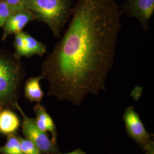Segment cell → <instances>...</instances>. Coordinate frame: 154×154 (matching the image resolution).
Returning <instances> with one entry per match:
<instances>
[{
  "mask_svg": "<svg viewBox=\"0 0 154 154\" xmlns=\"http://www.w3.org/2000/svg\"><path fill=\"white\" fill-rule=\"evenodd\" d=\"M130 16L137 18L145 30L154 11V0H127L122 10Z\"/></svg>",
  "mask_w": 154,
  "mask_h": 154,
  "instance_id": "obj_6",
  "label": "cell"
},
{
  "mask_svg": "<svg viewBox=\"0 0 154 154\" xmlns=\"http://www.w3.org/2000/svg\"><path fill=\"white\" fill-rule=\"evenodd\" d=\"M86 154V152L85 151H83L82 150H81V149H77L76 150L69 152V153H66V154Z\"/></svg>",
  "mask_w": 154,
  "mask_h": 154,
  "instance_id": "obj_17",
  "label": "cell"
},
{
  "mask_svg": "<svg viewBox=\"0 0 154 154\" xmlns=\"http://www.w3.org/2000/svg\"><path fill=\"white\" fill-rule=\"evenodd\" d=\"M74 5V0H26L24 6L37 20L48 26L55 38H59L71 18Z\"/></svg>",
  "mask_w": 154,
  "mask_h": 154,
  "instance_id": "obj_2",
  "label": "cell"
},
{
  "mask_svg": "<svg viewBox=\"0 0 154 154\" xmlns=\"http://www.w3.org/2000/svg\"><path fill=\"white\" fill-rule=\"evenodd\" d=\"M34 111L36 116L35 118L36 125L43 132H50L52 135V141L56 143L57 138L56 126L46 109L40 103H37L34 107Z\"/></svg>",
  "mask_w": 154,
  "mask_h": 154,
  "instance_id": "obj_8",
  "label": "cell"
},
{
  "mask_svg": "<svg viewBox=\"0 0 154 154\" xmlns=\"http://www.w3.org/2000/svg\"><path fill=\"white\" fill-rule=\"evenodd\" d=\"M123 118L128 136L137 142L146 154L154 149V142L151 140V135L146 131L134 107L129 106L127 108L123 116Z\"/></svg>",
  "mask_w": 154,
  "mask_h": 154,
  "instance_id": "obj_5",
  "label": "cell"
},
{
  "mask_svg": "<svg viewBox=\"0 0 154 154\" xmlns=\"http://www.w3.org/2000/svg\"><path fill=\"white\" fill-rule=\"evenodd\" d=\"M24 39V57L33 55L43 56L46 52L47 48L43 43L34 38L29 33L23 32Z\"/></svg>",
  "mask_w": 154,
  "mask_h": 154,
  "instance_id": "obj_11",
  "label": "cell"
},
{
  "mask_svg": "<svg viewBox=\"0 0 154 154\" xmlns=\"http://www.w3.org/2000/svg\"><path fill=\"white\" fill-rule=\"evenodd\" d=\"M11 6V7L16 9H22L25 8V4L26 0H0Z\"/></svg>",
  "mask_w": 154,
  "mask_h": 154,
  "instance_id": "obj_16",
  "label": "cell"
},
{
  "mask_svg": "<svg viewBox=\"0 0 154 154\" xmlns=\"http://www.w3.org/2000/svg\"><path fill=\"white\" fill-rule=\"evenodd\" d=\"M122 14L116 0H77L65 33L42 64L49 96L79 105L105 90Z\"/></svg>",
  "mask_w": 154,
  "mask_h": 154,
  "instance_id": "obj_1",
  "label": "cell"
},
{
  "mask_svg": "<svg viewBox=\"0 0 154 154\" xmlns=\"http://www.w3.org/2000/svg\"><path fill=\"white\" fill-rule=\"evenodd\" d=\"M22 152L24 154H42V152L34 143L25 138L18 136Z\"/></svg>",
  "mask_w": 154,
  "mask_h": 154,
  "instance_id": "obj_13",
  "label": "cell"
},
{
  "mask_svg": "<svg viewBox=\"0 0 154 154\" xmlns=\"http://www.w3.org/2000/svg\"><path fill=\"white\" fill-rule=\"evenodd\" d=\"M21 122L16 114L9 108L0 110V134L9 135L16 134Z\"/></svg>",
  "mask_w": 154,
  "mask_h": 154,
  "instance_id": "obj_9",
  "label": "cell"
},
{
  "mask_svg": "<svg viewBox=\"0 0 154 154\" xmlns=\"http://www.w3.org/2000/svg\"><path fill=\"white\" fill-rule=\"evenodd\" d=\"M4 107L1 106V105H0V110H1V109H2Z\"/></svg>",
  "mask_w": 154,
  "mask_h": 154,
  "instance_id": "obj_19",
  "label": "cell"
},
{
  "mask_svg": "<svg viewBox=\"0 0 154 154\" xmlns=\"http://www.w3.org/2000/svg\"><path fill=\"white\" fill-rule=\"evenodd\" d=\"M147 154H154V149H151V150Z\"/></svg>",
  "mask_w": 154,
  "mask_h": 154,
  "instance_id": "obj_18",
  "label": "cell"
},
{
  "mask_svg": "<svg viewBox=\"0 0 154 154\" xmlns=\"http://www.w3.org/2000/svg\"><path fill=\"white\" fill-rule=\"evenodd\" d=\"M16 133L7 136L5 144L0 147V154H24L22 152Z\"/></svg>",
  "mask_w": 154,
  "mask_h": 154,
  "instance_id": "obj_12",
  "label": "cell"
},
{
  "mask_svg": "<svg viewBox=\"0 0 154 154\" xmlns=\"http://www.w3.org/2000/svg\"><path fill=\"white\" fill-rule=\"evenodd\" d=\"M17 10L18 9L14 8L5 2L0 1V28L3 27L8 17Z\"/></svg>",
  "mask_w": 154,
  "mask_h": 154,
  "instance_id": "obj_14",
  "label": "cell"
},
{
  "mask_svg": "<svg viewBox=\"0 0 154 154\" xmlns=\"http://www.w3.org/2000/svg\"><path fill=\"white\" fill-rule=\"evenodd\" d=\"M23 77V68L15 55L0 53V105L4 108L15 107Z\"/></svg>",
  "mask_w": 154,
  "mask_h": 154,
  "instance_id": "obj_3",
  "label": "cell"
},
{
  "mask_svg": "<svg viewBox=\"0 0 154 154\" xmlns=\"http://www.w3.org/2000/svg\"><path fill=\"white\" fill-rule=\"evenodd\" d=\"M14 107L20 111L22 116V131L25 138L32 142L42 153H59L57 143L53 142L46 133L39 128L35 124V119L26 116L18 102L15 104Z\"/></svg>",
  "mask_w": 154,
  "mask_h": 154,
  "instance_id": "obj_4",
  "label": "cell"
},
{
  "mask_svg": "<svg viewBox=\"0 0 154 154\" xmlns=\"http://www.w3.org/2000/svg\"><path fill=\"white\" fill-rule=\"evenodd\" d=\"M37 20L33 13L25 8L14 11L6 20L3 26L2 40L5 41L9 35L22 32L29 22Z\"/></svg>",
  "mask_w": 154,
  "mask_h": 154,
  "instance_id": "obj_7",
  "label": "cell"
},
{
  "mask_svg": "<svg viewBox=\"0 0 154 154\" xmlns=\"http://www.w3.org/2000/svg\"><path fill=\"white\" fill-rule=\"evenodd\" d=\"M13 44L15 49L14 55L18 58L24 57V39L23 36V31L14 34Z\"/></svg>",
  "mask_w": 154,
  "mask_h": 154,
  "instance_id": "obj_15",
  "label": "cell"
},
{
  "mask_svg": "<svg viewBox=\"0 0 154 154\" xmlns=\"http://www.w3.org/2000/svg\"><path fill=\"white\" fill-rule=\"evenodd\" d=\"M42 77H31L25 83L24 88L25 97L31 102L40 103L44 95V93L40 86V81Z\"/></svg>",
  "mask_w": 154,
  "mask_h": 154,
  "instance_id": "obj_10",
  "label": "cell"
}]
</instances>
